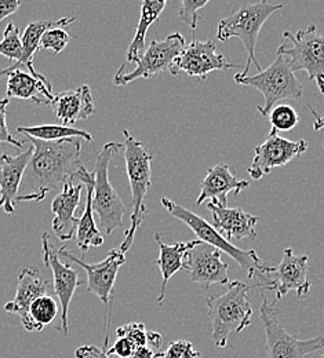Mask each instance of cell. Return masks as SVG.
Listing matches in <instances>:
<instances>
[{
    "mask_svg": "<svg viewBox=\"0 0 324 358\" xmlns=\"http://www.w3.org/2000/svg\"><path fill=\"white\" fill-rule=\"evenodd\" d=\"M21 6L20 0H0V22L7 17H11L18 11Z\"/></svg>",
    "mask_w": 324,
    "mask_h": 358,
    "instance_id": "39",
    "label": "cell"
},
{
    "mask_svg": "<svg viewBox=\"0 0 324 358\" xmlns=\"http://www.w3.org/2000/svg\"><path fill=\"white\" fill-rule=\"evenodd\" d=\"M162 206L177 220L184 222L186 226L193 230L197 240L220 250L221 252H225L230 255L232 259L240 266L243 273L247 274L248 280H253L254 277L260 278V282L267 281L268 273L272 266H267L261 262V258L254 250H240L234 247L231 241H228L214 226L209 224L204 218L199 217L197 214L189 211L185 207L177 204L174 200L169 197L162 199Z\"/></svg>",
    "mask_w": 324,
    "mask_h": 358,
    "instance_id": "3",
    "label": "cell"
},
{
    "mask_svg": "<svg viewBox=\"0 0 324 358\" xmlns=\"http://www.w3.org/2000/svg\"><path fill=\"white\" fill-rule=\"evenodd\" d=\"M116 335L119 338L129 339L136 348L148 346V331L142 322H132L122 325L116 329Z\"/></svg>",
    "mask_w": 324,
    "mask_h": 358,
    "instance_id": "34",
    "label": "cell"
},
{
    "mask_svg": "<svg viewBox=\"0 0 324 358\" xmlns=\"http://www.w3.org/2000/svg\"><path fill=\"white\" fill-rule=\"evenodd\" d=\"M123 149L120 142H108L97 156L94 169L93 211L106 236L123 226L126 207L109 180V166L116 153Z\"/></svg>",
    "mask_w": 324,
    "mask_h": 358,
    "instance_id": "6",
    "label": "cell"
},
{
    "mask_svg": "<svg viewBox=\"0 0 324 358\" xmlns=\"http://www.w3.org/2000/svg\"><path fill=\"white\" fill-rule=\"evenodd\" d=\"M48 291V281L42 277L39 268L34 266H24L18 274V285L15 296L13 301L4 305V312L8 314H17L21 318L22 325L28 322V310L32 302L46 295Z\"/></svg>",
    "mask_w": 324,
    "mask_h": 358,
    "instance_id": "22",
    "label": "cell"
},
{
    "mask_svg": "<svg viewBox=\"0 0 324 358\" xmlns=\"http://www.w3.org/2000/svg\"><path fill=\"white\" fill-rule=\"evenodd\" d=\"M283 38L284 43L279 45L276 55L287 57L294 72L305 71L324 95V35L311 24L297 34L283 32Z\"/></svg>",
    "mask_w": 324,
    "mask_h": 358,
    "instance_id": "8",
    "label": "cell"
},
{
    "mask_svg": "<svg viewBox=\"0 0 324 358\" xmlns=\"http://www.w3.org/2000/svg\"><path fill=\"white\" fill-rule=\"evenodd\" d=\"M0 54L8 61H13L14 64L20 62L22 57V42L20 31L14 22H8L3 32V39L0 42Z\"/></svg>",
    "mask_w": 324,
    "mask_h": 358,
    "instance_id": "31",
    "label": "cell"
},
{
    "mask_svg": "<svg viewBox=\"0 0 324 358\" xmlns=\"http://www.w3.org/2000/svg\"><path fill=\"white\" fill-rule=\"evenodd\" d=\"M18 134L32 136L41 141L46 142H55L69 138H78L85 139L90 143H93V135L85 130L75 129L72 126H64V124H42V126H34V127H17Z\"/></svg>",
    "mask_w": 324,
    "mask_h": 358,
    "instance_id": "28",
    "label": "cell"
},
{
    "mask_svg": "<svg viewBox=\"0 0 324 358\" xmlns=\"http://www.w3.org/2000/svg\"><path fill=\"white\" fill-rule=\"evenodd\" d=\"M167 0H142L141 3V14H139V25L134 35L133 42L129 45L126 62L119 68L118 72H125L127 64L137 62L141 54L145 50V39L149 28L159 20L160 14L166 8Z\"/></svg>",
    "mask_w": 324,
    "mask_h": 358,
    "instance_id": "27",
    "label": "cell"
},
{
    "mask_svg": "<svg viewBox=\"0 0 324 358\" xmlns=\"http://www.w3.org/2000/svg\"><path fill=\"white\" fill-rule=\"evenodd\" d=\"M76 180L86 185L87 187V199H86V207L83 214L79 218L75 240L82 251L83 255H86L92 248L101 247L104 244L102 233L98 230L95 220H94L93 211V190H94V173H89L85 166L78 171Z\"/></svg>",
    "mask_w": 324,
    "mask_h": 358,
    "instance_id": "24",
    "label": "cell"
},
{
    "mask_svg": "<svg viewBox=\"0 0 324 358\" xmlns=\"http://www.w3.org/2000/svg\"><path fill=\"white\" fill-rule=\"evenodd\" d=\"M10 103L8 98L0 99V143H10L15 148H22L24 142L14 138L7 127V106Z\"/></svg>",
    "mask_w": 324,
    "mask_h": 358,
    "instance_id": "36",
    "label": "cell"
},
{
    "mask_svg": "<svg viewBox=\"0 0 324 358\" xmlns=\"http://www.w3.org/2000/svg\"><path fill=\"white\" fill-rule=\"evenodd\" d=\"M216 43L213 41L199 42L192 41L185 45L181 55L176 59L170 69L173 76L184 72L188 76H196L202 80L207 79V75L214 71H228L240 68L239 64H230L223 54H217Z\"/></svg>",
    "mask_w": 324,
    "mask_h": 358,
    "instance_id": "15",
    "label": "cell"
},
{
    "mask_svg": "<svg viewBox=\"0 0 324 358\" xmlns=\"http://www.w3.org/2000/svg\"><path fill=\"white\" fill-rule=\"evenodd\" d=\"M7 76V98L32 101L36 105H48L54 98L52 86L42 73L35 76L27 69H0V78Z\"/></svg>",
    "mask_w": 324,
    "mask_h": 358,
    "instance_id": "18",
    "label": "cell"
},
{
    "mask_svg": "<svg viewBox=\"0 0 324 358\" xmlns=\"http://www.w3.org/2000/svg\"><path fill=\"white\" fill-rule=\"evenodd\" d=\"M125 143V162H126V173L132 187V199H133V213H132V224L125 231V240L120 244L119 250L122 252H127L133 243L136 233L143 222L146 215L145 197L152 185V169L150 163L153 159V152L148 149L136 136L130 134L127 130H123Z\"/></svg>",
    "mask_w": 324,
    "mask_h": 358,
    "instance_id": "2",
    "label": "cell"
},
{
    "mask_svg": "<svg viewBox=\"0 0 324 358\" xmlns=\"http://www.w3.org/2000/svg\"><path fill=\"white\" fill-rule=\"evenodd\" d=\"M233 79L237 85L258 90L264 95V106H257V110L264 117H268L269 112L279 101H298L302 98L304 92L302 85L295 78V73L284 55H276V59L268 69L261 71L254 76H241L237 73Z\"/></svg>",
    "mask_w": 324,
    "mask_h": 358,
    "instance_id": "7",
    "label": "cell"
},
{
    "mask_svg": "<svg viewBox=\"0 0 324 358\" xmlns=\"http://www.w3.org/2000/svg\"><path fill=\"white\" fill-rule=\"evenodd\" d=\"M76 358H111L106 350H102L97 346H80L75 352Z\"/></svg>",
    "mask_w": 324,
    "mask_h": 358,
    "instance_id": "38",
    "label": "cell"
},
{
    "mask_svg": "<svg viewBox=\"0 0 324 358\" xmlns=\"http://www.w3.org/2000/svg\"><path fill=\"white\" fill-rule=\"evenodd\" d=\"M261 295L260 318L267 335V358H308L309 355L323 350L324 336L298 339L290 335L279 324V310L275 303H268L264 291H261Z\"/></svg>",
    "mask_w": 324,
    "mask_h": 358,
    "instance_id": "9",
    "label": "cell"
},
{
    "mask_svg": "<svg viewBox=\"0 0 324 358\" xmlns=\"http://www.w3.org/2000/svg\"><path fill=\"white\" fill-rule=\"evenodd\" d=\"M268 119L272 126L271 130H275L278 133L279 131H291L300 123V116L297 110L287 103L274 106L268 115Z\"/></svg>",
    "mask_w": 324,
    "mask_h": 358,
    "instance_id": "30",
    "label": "cell"
},
{
    "mask_svg": "<svg viewBox=\"0 0 324 358\" xmlns=\"http://www.w3.org/2000/svg\"><path fill=\"white\" fill-rule=\"evenodd\" d=\"M283 7V4H271L268 0H261L258 3L241 6L234 13H232L230 17L220 21L217 39L223 43H227L232 38H237L241 41L247 52V64L244 71L239 75L247 76L253 64L260 72L262 71L255 55L258 35L268 18L280 11Z\"/></svg>",
    "mask_w": 324,
    "mask_h": 358,
    "instance_id": "5",
    "label": "cell"
},
{
    "mask_svg": "<svg viewBox=\"0 0 324 358\" xmlns=\"http://www.w3.org/2000/svg\"><path fill=\"white\" fill-rule=\"evenodd\" d=\"M155 240H156V243L159 245V251H160L159 258L156 259V265L160 268L162 278H163L162 287H160V294H159L156 303L162 305L166 298V287H167L170 278L180 270H184L186 252L203 241L192 240V241H186V243H176V244L169 245L162 241V236L159 233L155 234Z\"/></svg>",
    "mask_w": 324,
    "mask_h": 358,
    "instance_id": "26",
    "label": "cell"
},
{
    "mask_svg": "<svg viewBox=\"0 0 324 358\" xmlns=\"http://www.w3.org/2000/svg\"><path fill=\"white\" fill-rule=\"evenodd\" d=\"M71 42V34L68 32V28L64 27H52L47 29L43 34L39 50H51L54 54H59L66 48V45Z\"/></svg>",
    "mask_w": 324,
    "mask_h": 358,
    "instance_id": "32",
    "label": "cell"
},
{
    "mask_svg": "<svg viewBox=\"0 0 324 358\" xmlns=\"http://www.w3.org/2000/svg\"><path fill=\"white\" fill-rule=\"evenodd\" d=\"M48 106L64 126H73L80 120L89 119L95 112L92 89L86 85L55 94Z\"/></svg>",
    "mask_w": 324,
    "mask_h": 358,
    "instance_id": "21",
    "label": "cell"
},
{
    "mask_svg": "<svg viewBox=\"0 0 324 358\" xmlns=\"http://www.w3.org/2000/svg\"><path fill=\"white\" fill-rule=\"evenodd\" d=\"M323 149H324V142H323Z\"/></svg>",
    "mask_w": 324,
    "mask_h": 358,
    "instance_id": "44",
    "label": "cell"
},
{
    "mask_svg": "<svg viewBox=\"0 0 324 358\" xmlns=\"http://www.w3.org/2000/svg\"><path fill=\"white\" fill-rule=\"evenodd\" d=\"M321 358H324V355H323V356H322V357H321Z\"/></svg>",
    "mask_w": 324,
    "mask_h": 358,
    "instance_id": "43",
    "label": "cell"
},
{
    "mask_svg": "<svg viewBox=\"0 0 324 358\" xmlns=\"http://www.w3.org/2000/svg\"><path fill=\"white\" fill-rule=\"evenodd\" d=\"M130 358H155V352L149 346H141L134 350Z\"/></svg>",
    "mask_w": 324,
    "mask_h": 358,
    "instance_id": "40",
    "label": "cell"
},
{
    "mask_svg": "<svg viewBox=\"0 0 324 358\" xmlns=\"http://www.w3.org/2000/svg\"><path fill=\"white\" fill-rule=\"evenodd\" d=\"M308 150V142L290 141L280 136L278 131L271 130L267 141L255 148V155L248 167V176L254 180L268 176L272 170L288 164L295 157L304 155Z\"/></svg>",
    "mask_w": 324,
    "mask_h": 358,
    "instance_id": "12",
    "label": "cell"
},
{
    "mask_svg": "<svg viewBox=\"0 0 324 358\" xmlns=\"http://www.w3.org/2000/svg\"><path fill=\"white\" fill-rule=\"evenodd\" d=\"M75 21H76L75 17H71V18L65 17V18H59V20H38V21L31 22L25 28V32L21 38L22 57H21L20 62L11 64V66H8L6 69H8V71L27 69L29 73H32L35 76H39L41 73L34 66V58H35V54L39 51V43H41V39H42L43 34L46 32L47 29H50L52 27L68 28Z\"/></svg>",
    "mask_w": 324,
    "mask_h": 358,
    "instance_id": "25",
    "label": "cell"
},
{
    "mask_svg": "<svg viewBox=\"0 0 324 358\" xmlns=\"http://www.w3.org/2000/svg\"><path fill=\"white\" fill-rule=\"evenodd\" d=\"M308 259L307 255H295L293 248H286L279 266L271 268L267 281L257 282L255 287L264 292H275L274 303L291 291H295L300 299L307 298L311 292V282L308 281Z\"/></svg>",
    "mask_w": 324,
    "mask_h": 358,
    "instance_id": "11",
    "label": "cell"
},
{
    "mask_svg": "<svg viewBox=\"0 0 324 358\" xmlns=\"http://www.w3.org/2000/svg\"><path fill=\"white\" fill-rule=\"evenodd\" d=\"M186 42L180 32L169 35L166 39H153L143 50L137 66L132 72H118L113 82L116 86H127L137 79H149L163 72H170L176 59L185 48Z\"/></svg>",
    "mask_w": 324,
    "mask_h": 358,
    "instance_id": "10",
    "label": "cell"
},
{
    "mask_svg": "<svg viewBox=\"0 0 324 358\" xmlns=\"http://www.w3.org/2000/svg\"><path fill=\"white\" fill-rule=\"evenodd\" d=\"M308 109L311 110V113L315 116V122H314V130L315 131H319V130H323L324 129V116H319L316 113V110H314L309 105H308Z\"/></svg>",
    "mask_w": 324,
    "mask_h": 358,
    "instance_id": "42",
    "label": "cell"
},
{
    "mask_svg": "<svg viewBox=\"0 0 324 358\" xmlns=\"http://www.w3.org/2000/svg\"><path fill=\"white\" fill-rule=\"evenodd\" d=\"M59 313L58 302L48 294L36 298L28 310V322L24 327L29 332H41L50 325Z\"/></svg>",
    "mask_w": 324,
    "mask_h": 358,
    "instance_id": "29",
    "label": "cell"
},
{
    "mask_svg": "<svg viewBox=\"0 0 324 358\" xmlns=\"http://www.w3.org/2000/svg\"><path fill=\"white\" fill-rule=\"evenodd\" d=\"M83 187V183L69 180L51 203V211L54 214L52 229L61 241H69L75 237L79 222V218H76V210L80 206Z\"/></svg>",
    "mask_w": 324,
    "mask_h": 358,
    "instance_id": "17",
    "label": "cell"
},
{
    "mask_svg": "<svg viewBox=\"0 0 324 358\" xmlns=\"http://www.w3.org/2000/svg\"><path fill=\"white\" fill-rule=\"evenodd\" d=\"M34 153L25 169L17 203L42 201L48 192L62 189L69 180H76L80 162L82 143L78 138L46 142L28 136Z\"/></svg>",
    "mask_w": 324,
    "mask_h": 358,
    "instance_id": "1",
    "label": "cell"
},
{
    "mask_svg": "<svg viewBox=\"0 0 324 358\" xmlns=\"http://www.w3.org/2000/svg\"><path fill=\"white\" fill-rule=\"evenodd\" d=\"M209 1L210 0H180V20L192 29H196L199 25V10L204 8Z\"/></svg>",
    "mask_w": 324,
    "mask_h": 358,
    "instance_id": "33",
    "label": "cell"
},
{
    "mask_svg": "<svg viewBox=\"0 0 324 358\" xmlns=\"http://www.w3.org/2000/svg\"><path fill=\"white\" fill-rule=\"evenodd\" d=\"M137 348L126 338H118V341L113 343L111 349L106 350L109 356L115 355L119 358H130Z\"/></svg>",
    "mask_w": 324,
    "mask_h": 358,
    "instance_id": "37",
    "label": "cell"
},
{
    "mask_svg": "<svg viewBox=\"0 0 324 358\" xmlns=\"http://www.w3.org/2000/svg\"><path fill=\"white\" fill-rule=\"evenodd\" d=\"M221 295L207 298L209 317L213 327V342L224 349L232 332H241L251 324L253 308L248 299L250 287L241 281H231Z\"/></svg>",
    "mask_w": 324,
    "mask_h": 358,
    "instance_id": "4",
    "label": "cell"
},
{
    "mask_svg": "<svg viewBox=\"0 0 324 358\" xmlns=\"http://www.w3.org/2000/svg\"><path fill=\"white\" fill-rule=\"evenodd\" d=\"M250 182L246 179H239L232 174L228 164L218 163L217 166L207 170L206 178L200 183V194L196 200V204H202L206 200L211 199L218 204L227 207L228 194L234 192L239 194L241 190L247 189Z\"/></svg>",
    "mask_w": 324,
    "mask_h": 358,
    "instance_id": "23",
    "label": "cell"
},
{
    "mask_svg": "<svg viewBox=\"0 0 324 358\" xmlns=\"http://www.w3.org/2000/svg\"><path fill=\"white\" fill-rule=\"evenodd\" d=\"M148 346L152 349V348H156L159 349L162 346V335L159 332H152V331H148Z\"/></svg>",
    "mask_w": 324,
    "mask_h": 358,
    "instance_id": "41",
    "label": "cell"
},
{
    "mask_svg": "<svg viewBox=\"0 0 324 358\" xmlns=\"http://www.w3.org/2000/svg\"><path fill=\"white\" fill-rule=\"evenodd\" d=\"M32 153L34 146L31 145L29 149L17 156L0 155V208L7 215L15 213L20 186Z\"/></svg>",
    "mask_w": 324,
    "mask_h": 358,
    "instance_id": "19",
    "label": "cell"
},
{
    "mask_svg": "<svg viewBox=\"0 0 324 358\" xmlns=\"http://www.w3.org/2000/svg\"><path fill=\"white\" fill-rule=\"evenodd\" d=\"M221 251L200 243L186 252L184 270L189 273L190 281L199 284L204 291L214 284L228 285L230 274L228 264L221 259Z\"/></svg>",
    "mask_w": 324,
    "mask_h": 358,
    "instance_id": "16",
    "label": "cell"
},
{
    "mask_svg": "<svg viewBox=\"0 0 324 358\" xmlns=\"http://www.w3.org/2000/svg\"><path fill=\"white\" fill-rule=\"evenodd\" d=\"M207 208L213 217V226L228 240H255L257 230L255 224L260 221L258 217H254L246 213L241 208H228L217 201L211 200L207 203Z\"/></svg>",
    "mask_w": 324,
    "mask_h": 358,
    "instance_id": "20",
    "label": "cell"
},
{
    "mask_svg": "<svg viewBox=\"0 0 324 358\" xmlns=\"http://www.w3.org/2000/svg\"><path fill=\"white\" fill-rule=\"evenodd\" d=\"M42 252H43L45 266L50 268L52 273L54 289L61 305V314H59L61 325L58 329H61L62 334L68 336L69 335L68 314H69L71 302L73 299L75 291L78 289V287L83 284V281L79 277V271L72 268L69 262L66 264L61 262V258L54 251V247L50 241V236L47 233L42 236Z\"/></svg>",
    "mask_w": 324,
    "mask_h": 358,
    "instance_id": "14",
    "label": "cell"
},
{
    "mask_svg": "<svg viewBox=\"0 0 324 358\" xmlns=\"http://www.w3.org/2000/svg\"><path fill=\"white\" fill-rule=\"evenodd\" d=\"M58 257L66 259V262H73L87 274V292L95 295L104 305H108L111 301V295L115 288L116 277L119 268L126 262V254L119 248L108 252L106 258L98 264H86L83 259L75 257L72 252L66 250V247H61L58 250Z\"/></svg>",
    "mask_w": 324,
    "mask_h": 358,
    "instance_id": "13",
    "label": "cell"
},
{
    "mask_svg": "<svg viewBox=\"0 0 324 358\" xmlns=\"http://www.w3.org/2000/svg\"><path fill=\"white\" fill-rule=\"evenodd\" d=\"M155 358H202V355L193 349V343L180 339L171 342L166 352L155 355Z\"/></svg>",
    "mask_w": 324,
    "mask_h": 358,
    "instance_id": "35",
    "label": "cell"
}]
</instances>
